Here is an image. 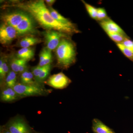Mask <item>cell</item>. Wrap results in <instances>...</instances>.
I'll return each instance as SVG.
<instances>
[{
	"mask_svg": "<svg viewBox=\"0 0 133 133\" xmlns=\"http://www.w3.org/2000/svg\"><path fill=\"white\" fill-rule=\"evenodd\" d=\"M16 72L13 71L8 72L6 79V84L8 87L14 88L16 84Z\"/></svg>",
	"mask_w": 133,
	"mask_h": 133,
	"instance_id": "cell-17",
	"label": "cell"
},
{
	"mask_svg": "<svg viewBox=\"0 0 133 133\" xmlns=\"http://www.w3.org/2000/svg\"><path fill=\"white\" fill-rule=\"evenodd\" d=\"M71 83V80L62 72L49 77L46 84L51 87L58 89L66 88Z\"/></svg>",
	"mask_w": 133,
	"mask_h": 133,
	"instance_id": "cell-8",
	"label": "cell"
},
{
	"mask_svg": "<svg viewBox=\"0 0 133 133\" xmlns=\"http://www.w3.org/2000/svg\"><path fill=\"white\" fill-rule=\"evenodd\" d=\"M17 35L16 29L6 23H3L0 27V42L3 45L10 44L16 38Z\"/></svg>",
	"mask_w": 133,
	"mask_h": 133,
	"instance_id": "cell-7",
	"label": "cell"
},
{
	"mask_svg": "<svg viewBox=\"0 0 133 133\" xmlns=\"http://www.w3.org/2000/svg\"><path fill=\"white\" fill-rule=\"evenodd\" d=\"M111 40L116 43H121L126 38H129L127 35H124L120 33H107Z\"/></svg>",
	"mask_w": 133,
	"mask_h": 133,
	"instance_id": "cell-19",
	"label": "cell"
},
{
	"mask_svg": "<svg viewBox=\"0 0 133 133\" xmlns=\"http://www.w3.org/2000/svg\"><path fill=\"white\" fill-rule=\"evenodd\" d=\"M32 133H41L38 132H34V131H33V132Z\"/></svg>",
	"mask_w": 133,
	"mask_h": 133,
	"instance_id": "cell-32",
	"label": "cell"
},
{
	"mask_svg": "<svg viewBox=\"0 0 133 133\" xmlns=\"http://www.w3.org/2000/svg\"><path fill=\"white\" fill-rule=\"evenodd\" d=\"M51 69V64L43 66L38 77L36 79L37 81L39 82L44 81L49 76Z\"/></svg>",
	"mask_w": 133,
	"mask_h": 133,
	"instance_id": "cell-18",
	"label": "cell"
},
{
	"mask_svg": "<svg viewBox=\"0 0 133 133\" xmlns=\"http://www.w3.org/2000/svg\"><path fill=\"white\" fill-rule=\"evenodd\" d=\"M43 66H41L37 65V66L33 67L32 70V72L34 77L36 79L38 77L41 71L42 70Z\"/></svg>",
	"mask_w": 133,
	"mask_h": 133,
	"instance_id": "cell-28",
	"label": "cell"
},
{
	"mask_svg": "<svg viewBox=\"0 0 133 133\" xmlns=\"http://www.w3.org/2000/svg\"><path fill=\"white\" fill-rule=\"evenodd\" d=\"M118 48L123 54L129 59L133 61V51L126 48L122 43L117 44Z\"/></svg>",
	"mask_w": 133,
	"mask_h": 133,
	"instance_id": "cell-20",
	"label": "cell"
},
{
	"mask_svg": "<svg viewBox=\"0 0 133 133\" xmlns=\"http://www.w3.org/2000/svg\"><path fill=\"white\" fill-rule=\"evenodd\" d=\"M48 49L47 48H44L43 49L42 51L40 53L39 55V60L40 62L42 61L44 59L45 56L47 55V52H48Z\"/></svg>",
	"mask_w": 133,
	"mask_h": 133,
	"instance_id": "cell-29",
	"label": "cell"
},
{
	"mask_svg": "<svg viewBox=\"0 0 133 133\" xmlns=\"http://www.w3.org/2000/svg\"><path fill=\"white\" fill-rule=\"evenodd\" d=\"M121 43L126 48L133 51V41L129 39V37L126 38Z\"/></svg>",
	"mask_w": 133,
	"mask_h": 133,
	"instance_id": "cell-27",
	"label": "cell"
},
{
	"mask_svg": "<svg viewBox=\"0 0 133 133\" xmlns=\"http://www.w3.org/2000/svg\"><path fill=\"white\" fill-rule=\"evenodd\" d=\"M85 6L86 9L90 16L93 19L97 20V8L87 3L84 1H82Z\"/></svg>",
	"mask_w": 133,
	"mask_h": 133,
	"instance_id": "cell-21",
	"label": "cell"
},
{
	"mask_svg": "<svg viewBox=\"0 0 133 133\" xmlns=\"http://www.w3.org/2000/svg\"><path fill=\"white\" fill-rule=\"evenodd\" d=\"M57 64L61 68L67 69L75 63L76 59V45L67 37L61 40L56 49Z\"/></svg>",
	"mask_w": 133,
	"mask_h": 133,
	"instance_id": "cell-2",
	"label": "cell"
},
{
	"mask_svg": "<svg viewBox=\"0 0 133 133\" xmlns=\"http://www.w3.org/2000/svg\"><path fill=\"white\" fill-rule=\"evenodd\" d=\"M17 57L19 59L29 61L34 57L35 51L32 48H22L19 50L17 53Z\"/></svg>",
	"mask_w": 133,
	"mask_h": 133,
	"instance_id": "cell-13",
	"label": "cell"
},
{
	"mask_svg": "<svg viewBox=\"0 0 133 133\" xmlns=\"http://www.w3.org/2000/svg\"><path fill=\"white\" fill-rule=\"evenodd\" d=\"M19 95L13 88L7 87L2 91L1 99L2 102H13L18 99Z\"/></svg>",
	"mask_w": 133,
	"mask_h": 133,
	"instance_id": "cell-11",
	"label": "cell"
},
{
	"mask_svg": "<svg viewBox=\"0 0 133 133\" xmlns=\"http://www.w3.org/2000/svg\"><path fill=\"white\" fill-rule=\"evenodd\" d=\"M51 51L48 49L47 55L43 60L41 62H39L38 65V66H43L50 64L52 62V55Z\"/></svg>",
	"mask_w": 133,
	"mask_h": 133,
	"instance_id": "cell-23",
	"label": "cell"
},
{
	"mask_svg": "<svg viewBox=\"0 0 133 133\" xmlns=\"http://www.w3.org/2000/svg\"><path fill=\"white\" fill-rule=\"evenodd\" d=\"M22 84L30 85H38V84L34 80V76L32 72L25 71L22 73L21 77Z\"/></svg>",
	"mask_w": 133,
	"mask_h": 133,
	"instance_id": "cell-16",
	"label": "cell"
},
{
	"mask_svg": "<svg viewBox=\"0 0 133 133\" xmlns=\"http://www.w3.org/2000/svg\"><path fill=\"white\" fill-rule=\"evenodd\" d=\"M55 2H56V1H55V0H46V1H45V2L46 4L50 7L51 6L55 3Z\"/></svg>",
	"mask_w": 133,
	"mask_h": 133,
	"instance_id": "cell-30",
	"label": "cell"
},
{
	"mask_svg": "<svg viewBox=\"0 0 133 133\" xmlns=\"http://www.w3.org/2000/svg\"><path fill=\"white\" fill-rule=\"evenodd\" d=\"M41 42L40 38L33 36H27L22 38L19 42V45L22 48H30L31 46Z\"/></svg>",
	"mask_w": 133,
	"mask_h": 133,
	"instance_id": "cell-14",
	"label": "cell"
},
{
	"mask_svg": "<svg viewBox=\"0 0 133 133\" xmlns=\"http://www.w3.org/2000/svg\"><path fill=\"white\" fill-rule=\"evenodd\" d=\"M49 9L52 17L56 21L59 23L69 25H72L74 24L69 19L60 14L56 10L53 9V8L50 7V8H49Z\"/></svg>",
	"mask_w": 133,
	"mask_h": 133,
	"instance_id": "cell-15",
	"label": "cell"
},
{
	"mask_svg": "<svg viewBox=\"0 0 133 133\" xmlns=\"http://www.w3.org/2000/svg\"><path fill=\"white\" fill-rule=\"evenodd\" d=\"M92 129L94 133H115L102 121L96 118L93 120Z\"/></svg>",
	"mask_w": 133,
	"mask_h": 133,
	"instance_id": "cell-12",
	"label": "cell"
},
{
	"mask_svg": "<svg viewBox=\"0 0 133 133\" xmlns=\"http://www.w3.org/2000/svg\"><path fill=\"white\" fill-rule=\"evenodd\" d=\"M100 24L107 33H116L127 35L118 25L108 18L100 22Z\"/></svg>",
	"mask_w": 133,
	"mask_h": 133,
	"instance_id": "cell-10",
	"label": "cell"
},
{
	"mask_svg": "<svg viewBox=\"0 0 133 133\" xmlns=\"http://www.w3.org/2000/svg\"><path fill=\"white\" fill-rule=\"evenodd\" d=\"M5 127L12 133H32L33 132L24 119L19 116L11 119Z\"/></svg>",
	"mask_w": 133,
	"mask_h": 133,
	"instance_id": "cell-4",
	"label": "cell"
},
{
	"mask_svg": "<svg viewBox=\"0 0 133 133\" xmlns=\"http://www.w3.org/2000/svg\"><path fill=\"white\" fill-rule=\"evenodd\" d=\"M36 28L35 19L28 13L21 23L15 28L18 36H23L35 33Z\"/></svg>",
	"mask_w": 133,
	"mask_h": 133,
	"instance_id": "cell-5",
	"label": "cell"
},
{
	"mask_svg": "<svg viewBox=\"0 0 133 133\" xmlns=\"http://www.w3.org/2000/svg\"><path fill=\"white\" fill-rule=\"evenodd\" d=\"M9 68L7 64L5 62H3L2 59L0 60V78L1 79H3L8 73Z\"/></svg>",
	"mask_w": 133,
	"mask_h": 133,
	"instance_id": "cell-22",
	"label": "cell"
},
{
	"mask_svg": "<svg viewBox=\"0 0 133 133\" xmlns=\"http://www.w3.org/2000/svg\"><path fill=\"white\" fill-rule=\"evenodd\" d=\"M19 58H14L11 60L10 66L13 71L15 72H19Z\"/></svg>",
	"mask_w": 133,
	"mask_h": 133,
	"instance_id": "cell-25",
	"label": "cell"
},
{
	"mask_svg": "<svg viewBox=\"0 0 133 133\" xmlns=\"http://www.w3.org/2000/svg\"><path fill=\"white\" fill-rule=\"evenodd\" d=\"M108 18L105 10L103 8H97V20L102 21Z\"/></svg>",
	"mask_w": 133,
	"mask_h": 133,
	"instance_id": "cell-24",
	"label": "cell"
},
{
	"mask_svg": "<svg viewBox=\"0 0 133 133\" xmlns=\"http://www.w3.org/2000/svg\"><path fill=\"white\" fill-rule=\"evenodd\" d=\"M44 38L48 49L52 51L56 49L62 38L67 35L55 30H46L44 33Z\"/></svg>",
	"mask_w": 133,
	"mask_h": 133,
	"instance_id": "cell-6",
	"label": "cell"
},
{
	"mask_svg": "<svg viewBox=\"0 0 133 133\" xmlns=\"http://www.w3.org/2000/svg\"><path fill=\"white\" fill-rule=\"evenodd\" d=\"M27 14V12L24 11H14L5 14L2 16V19L4 23L15 29L24 19Z\"/></svg>",
	"mask_w": 133,
	"mask_h": 133,
	"instance_id": "cell-9",
	"label": "cell"
},
{
	"mask_svg": "<svg viewBox=\"0 0 133 133\" xmlns=\"http://www.w3.org/2000/svg\"><path fill=\"white\" fill-rule=\"evenodd\" d=\"M0 133H12L11 132H10L7 129L5 128V127L2 128L1 129V132Z\"/></svg>",
	"mask_w": 133,
	"mask_h": 133,
	"instance_id": "cell-31",
	"label": "cell"
},
{
	"mask_svg": "<svg viewBox=\"0 0 133 133\" xmlns=\"http://www.w3.org/2000/svg\"><path fill=\"white\" fill-rule=\"evenodd\" d=\"M19 72L23 73V72L25 71L27 68V61L24 59H19Z\"/></svg>",
	"mask_w": 133,
	"mask_h": 133,
	"instance_id": "cell-26",
	"label": "cell"
},
{
	"mask_svg": "<svg viewBox=\"0 0 133 133\" xmlns=\"http://www.w3.org/2000/svg\"><path fill=\"white\" fill-rule=\"evenodd\" d=\"M19 97L44 96L49 93V90L43 88L39 85H30L16 84L13 88Z\"/></svg>",
	"mask_w": 133,
	"mask_h": 133,
	"instance_id": "cell-3",
	"label": "cell"
},
{
	"mask_svg": "<svg viewBox=\"0 0 133 133\" xmlns=\"http://www.w3.org/2000/svg\"><path fill=\"white\" fill-rule=\"evenodd\" d=\"M14 6L29 14L35 21L46 30H56L67 36L79 32L75 24L66 25L56 21L51 16L49 8L42 0L17 3Z\"/></svg>",
	"mask_w": 133,
	"mask_h": 133,
	"instance_id": "cell-1",
	"label": "cell"
}]
</instances>
